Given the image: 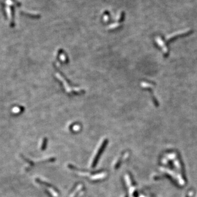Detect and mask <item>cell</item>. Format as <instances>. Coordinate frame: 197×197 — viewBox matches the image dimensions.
Here are the masks:
<instances>
[{
	"label": "cell",
	"instance_id": "cell-1",
	"mask_svg": "<svg viewBox=\"0 0 197 197\" xmlns=\"http://www.w3.org/2000/svg\"><path fill=\"white\" fill-rule=\"evenodd\" d=\"M107 143H108L107 140H105V141H104V143H103L101 146V147L99 149L98 152V153L97 154V155H96V156H95V158H94V159L93 160V164H92V167L93 168H94L95 167L96 165L97 164L98 160H99V159L100 158V155L102 154L105 148L106 147V145L107 144Z\"/></svg>",
	"mask_w": 197,
	"mask_h": 197
},
{
	"label": "cell",
	"instance_id": "cell-2",
	"mask_svg": "<svg viewBox=\"0 0 197 197\" xmlns=\"http://www.w3.org/2000/svg\"><path fill=\"white\" fill-rule=\"evenodd\" d=\"M47 140L46 139H45L44 140V143H43V145H42V149L43 150V149H45V147H46V144H47Z\"/></svg>",
	"mask_w": 197,
	"mask_h": 197
}]
</instances>
